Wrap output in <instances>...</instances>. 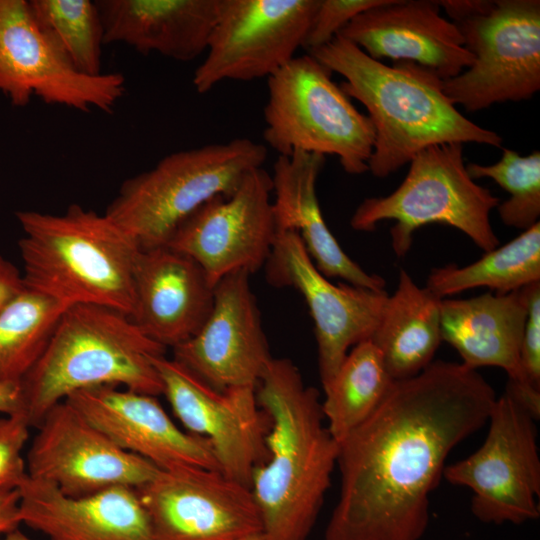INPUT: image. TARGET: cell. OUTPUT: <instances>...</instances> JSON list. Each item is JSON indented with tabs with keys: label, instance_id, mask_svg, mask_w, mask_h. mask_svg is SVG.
Returning <instances> with one entry per match:
<instances>
[{
	"label": "cell",
	"instance_id": "obj_1",
	"mask_svg": "<svg viewBox=\"0 0 540 540\" xmlns=\"http://www.w3.org/2000/svg\"><path fill=\"white\" fill-rule=\"evenodd\" d=\"M496 399L462 363L436 360L394 381L338 443L340 494L325 540H419L449 453L488 422Z\"/></svg>",
	"mask_w": 540,
	"mask_h": 540
},
{
	"label": "cell",
	"instance_id": "obj_2",
	"mask_svg": "<svg viewBox=\"0 0 540 540\" xmlns=\"http://www.w3.org/2000/svg\"><path fill=\"white\" fill-rule=\"evenodd\" d=\"M256 397L267 413L266 460L251 491L266 540H307L321 510L339 445L330 434L316 388L288 358H272Z\"/></svg>",
	"mask_w": 540,
	"mask_h": 540
},
{
	"label": "cell",
	"instance_id": "obj_3",
	"mask_svg": "<svg viewBox=\"0 0 540 540\" xmlns=\"http://www.w3.org/2000/svg\"><path fill=\"white\" fill-rule=\"evenodd\" d=\"M308 54L343 76L342 91L367 109L375 131L368 168L376 177H387L434 145L502 148L499 134L456 108L444 93L443 80L432 70L405 61L386 65L340 35Z\"/></svg>",
	"mask_w": 540,
	"mask_h": 540
},
{
	"label": "cell",
	"instance_id": "obj_4",
	"mask_svg": "<svg viewBox=\"0 0 540 540\" xmlns=\"http://www.w3.org/2000/svg\"><path fill=\"white\" fill-rule=\"evenodd\" d=\"M15 216L23 231L25 288L66 306H104L130 317L140 249L117 224L79 204L59 215L26 210Z\"/></svg>",
	"mask_w": 540,
	"mask_h": 540
},
{
	"label": "cell",
	"instance_id": "obj_5",
	"mask_svg": "<svg viewBox=\"0 0 540 540\" xmlns=\"http://www.w3.org/2000/svg\"><path fill=\"white\" fill-rule=\"evenodd\" d=\"M166 349L120 311L69 306L44 353L20 382L24 415L31 427H37L72 393L102 385L159 396L162 382L152 359L165 355Z\"/></svg>",
	"mask_w": 540,
	"mask_h": 540
},
{
	"label": "cell",
	"instance_id": "obj_6",
	"mask_svg": "<svg viewBox=\"0 0 540 540\" xmlns=\"http://www.w3.org/2000/svg\"><path fill=\"white\" fill-rule=\"evenodd\" d=\"M266 157V147L248 138L171 153L125 180L104 214L140 250L164 246L189 215L215 196L231 195Z\"/></svg>",
	"mask_w": 540,
	"mask_h": 540
},
{
	"label": "cell",
	"instance_id": "obj_7",
	"mask_svg": "<svg viewBox=\"0 0 540 540\" xmlns=\"http://www.w3.org/2000/svg\"><path fill=\"white\" fill-rule=\"evenodd\" d=\"M409 165L391 194L369 197L359 204L350 219L354 230L372 231L381 221L394 220L391 246L398 257L409 251L414 232L431 223L458 229L484 252L499 246L490 213L500 200L469 175L463 144L428 147Z\"/></svg>",
	"mask_w": 540,
	"mask_h": 540
},
{
	"label": "cell",
	"instance_id": "obj_8",
	"mask_svg": "<svg viewBox=\"0 0 540 540\" xmlns=\"http://www.w3.org/2000/svg\"><path fill=\"white\" fill-rule=\"evenodd\" d=\"M331 76L306 53L269 77L263 137L279 156L334 155L346 173L362 174L369 171L374 127Z\"/></svg>",
	"mask_w": 540,
	"mask_h": 540
},
{
	"label": "cell",
	"instance_id": "obj_9",
	"mask_svg": "<svg viewBox=\"0 0 540 540\" xmlns=\"http://www.w3.org/2000/svg\"><path fill=\"white\" fill-rule=\"evenodd\" d=\"M472 64L443 80L445 95L468 112L528 100L540 89V1L496 0L485 14L453 22Z\"/></svg>",
	"mask_w": 540,
	"mask_h": 540
},
{
	"label": "cell",
	"instance_id": "obj_10",
	"mask_svg": "<svg viewBox=\"0 0 540 540\" xmlns=\"http://www.w3.org/2000/svg\"><path fill=\"white\" fill-rule=\"evenodd\" d=\"M537 419L509 392L497 397L481 447L445 466L443 477L472 492L471 511L484 523L521 524L540 511Z\"/></svg>",
	"mask_w": 540,
	"mask_h": 540
},
{
	"label": "cell",
	"instance_id": "obj_11",
	"mask_svg": "<svg viewBox=\"0 0 540 540\" xmlns=\"http://www.w3.org/2000/svg\"><path fill=\"white\" fill-rule=\"evenodd\" d=\"M0 92L16 107L37 96L81 112L110 113L125 92L121 73L79 72L35 20L26 0H0Z\"/></svg>",
	"mask_w": 540,
	"mask_h": 540
},
{
	"label": "cell",
	"instance_id": "obj_12",
	"mask_svg": "<svg viewBox=\"0 0 540 540\" xmlns=\"http://www.w3.org/2000/svg\"><path fill=\"white\" fill-rule=\"evenodd\" d=\"M320 0H224L192 83L207 93L225 80L269 78L302 47Z\"/></svg>",
	"mask_w": 540,
	"mask_h": 540
},
{
	"label": "cell",
	"instance_id": "obj_13",
	"mask_svg": "<svg viewBox=\"0 0 540 540\" xmlns=\"http://www.w3.org/2000/svg\"><path fill=\"white\" fill-rule=\"evenodd\" d=\"M271 192V175L262 167L250 171L231 195L215 196L189 215L166 245L195 260L214 287L231 273L256 272L277 235Z\"/></svg>",
	"mask_w": 540,
	"mask_h": 540
},
{
	"label": "cell",
	"instance_id": "obj_14",
	"mask_svg": "<svg viewBox=\"0 0 540 540\" xmlns=\"http://www.w3.org/2000/svg\"><path fill=\"white\" fill-rule=\"evenodd\" d=\"M163 392L185 430L211 444L219 470L251 489L254 468L267 458L270 428L256 388L217 390L165 355L152 359Z\"/></svg>",
	"mask_w": 540,
	"mask_h": 540
},
{
	"label": "cell",
	"instance_id": "obj_15",
	"mask_svg": "<svg viewBox=\"0 0 540 540\" xmlns=\"http://www.w3.org/2000/svg\"><path fill=\"white\" fill-rule=\"evenodd\" d=\"M136 491L152 540H241L263 532L251 489L219 470L160 469Z\"/></svg>",
	"mask_w": 540,
	"mask_h": 540
},
{
	"label": "cell",
	"instance_id": "obj_16",
	"mask_svg": "<svg viewBox=\"0 0 540 540\" xmlns=\"http://www.w3.org/2000/svg\"><path fill=\"white\" fill-rule=\"evenodd\" d=\"M265 265L271 285L293 287L305 299L314 322L319 375L325 388L350 348L372 338L388 294L330 282L316 268L296 231L277 232Z\"/></svg>",
	"mask_w": 540,
	"mask_h": 540
},
{
	"label": "cell",
	"instance_id": "obj_17",
	"mask_svg": "<svg viewBox=\"0 0 540 540\" xmlns=\"http://www.w3.org/2000/svg\"><path fill=\"white\" fill-rule=\"evenodd\" d=\"M36 428L25 458L28 476L54 485L68 497L115 486L137 489L160 470L121 449L66 400L54 405Z\"/></svg>",
	"mask_w": 540,
	"mask_h": 540
},
{
	"label": "cell",
	"instance_id": "obj_18",
	"mask_svg": "<svg viewBox=\"0 0 540 540\" xmlns=\"http://www.w3.org/2000/svg\"><path fill=\"white\" fill-rule=\"evenodd\" d=\"M249 274L237 271L214 287L212 309L200 329L172 348L173 359L217 390L256 388L273 358Z\"/></svg>",
	"mask_w": 540,
	"mask_h": 540
},
{
	"label": "cell",
	"instance_id": "obj_19",
	"mask_svg": "<svg viewBox=\"0 0 540 540\" xmlns=\"http://www.w3.org/2000/svg\"><path fill=\"white\" fill-rule=\"evenodd\" d=\"M65 400L121 449L159 469L195 466L219 470L208 440L179 428L157 396L102 385L76 391Z\"/></svg>",
	"mask_w": 540,
	"mask_h": 540
},
{
	"label": "cell",
	"instance_id": "obj_20",
	"mask_svg": "<svg viewBox=\"0 0 540 540\" xmlns=\"http://www.w3.org/2000/svg\"><path fill=\"white\" fill-rule=\"evenodd\" d=\"M338 35L373 59L412 62L442 80L457 76L474 60L457 26L441 16L437 1L387 0L357 15Z\"/></svg>",
	"mask_w": 540,
	"mask_h": 540
},
{
	"label": "cell",
	"instance_id": "obj_21",
	"mask_svg": "<svg viewBox=\"0 0 540 540\" xmlns=\"http://www.w3.org/2000/svg\"><path fill=\"white\" fill-rule=\"evenodd\" d=\"M214 286L199 264L167 245L140 250L134 270V305L130 315L151 340L174 348L205 322Z\"/></svg>",
	"mask_w": 540,
	"mask_h": 540
},
{
	"label": "cell",
	"instance_id": "obj_22",
	"mask_svg": "<svg viewBox=\"0 0 540 540\" xmlns=\"http://www.w3.org/2000/svg\"><path fill=\"white\" fill-rule=\"evenodd\" d=\"M18 490L21 523L49 540H152L135 488L115 486L74 498L27 475Z\"/></svg>",
	"mask_w": 540,
	"mask_h": 540
},
{
	"label": "cell",
	"instance_id": "obj_23",
	"mask_svg": "<svg viewBox=\"0 0 540 540\" xmlns=\"http://www.w3.org/2000/svg\"><path fill=\"white\" fill-rule=\"evenodd\" d=\"M104 42L191 61L206 52L224 0H96Z\"/></svg>",
	"mask_w": 540,
	"mask_h": 540
},
{
	"label": "cell",
	"instance_id": "obj_24",
	"mask_svg": "<svg viewBox=\"0 0 540 540\" xmlns=\"http://www.w3.org/2000/svg\"><path fill=\"white\" fill-rule=\"evenodd\" d=\"M324 163L325 156L314 153L278 156L271 175L277 232L296 231L316 268L326 278H340L354 286L383 291L384 278L367 273L354 262L323 218L316 181Z\"/></svg>",
	"mask_w": 540,
	"mask_h": 540
},
{
	"label": "cell",
	"instance_id": "obj_25",
	"mask_svg": "<svg viewBox=\"0 0 540 540\" xmlns=\"http://www.w3.org/2000/svg\"><path fill=\"white\" fill-rule=\"evenodd\" d=\"M527 316V286L510 293L440 302L441 339L461 356L462 364L477 370L499 367L508 375L507 387H522L520 348Z\"/></svg>",
	"mask_w": 540,
	"mask_h": 540
},
{
	"label": "cell",
	"instance_id": "obj_26",
	"mask_svg": "<svg viewBox=\"0 0 540 540\" xmlns=\"http://www.w3.org/2000/svg\"><path fill=\"white\" fill-rule=\"evenodd\" d=\"M440 302L441 298L418 286L407 271H399L397 288L388 295L370 339L394 381L411 378L433 362L442 342Z\"/></svg>",
	"mask_w": 540,
	"mask_h": 540
},
{
	"label": "cell",
	"instance_id": "obj_27",
	"mask_svg": "<svg viewBox=\"0 0 540 540\" xmlns=\"http://www.w3.org/2000/svg\"><path fill=\"white\" fill-rule=\"evenodd\" d=\"M540 281V222L508 243L497 246L477 261L459 267L433 268L426 288L443 299L469 289L487 287L510 293Z\"/></svg>",
	"mask_w": 540,
	"mask_h": 540
},
{
	"label": "cell",
	"instance_id": "obj_28",
	"mask_svg": "<svg viewBox=\"0 0 540 540\" xmlns=\"http://www.w3.org/2000/svg\"><path fill=\"white\" fill-rule=\"evenodd\" d=\"M394 380L371 340L348 352L335 376L323 388L326 426L339 443L379 406Z\"/></svg>",
	"mask_w": 540,
	"mask_h": 540
},
{
	"label": "cell",
	"instance_id": "obj_29",
	"mask_svg": "<svg viewBox=\"0 0 540 540\" xmlns=\"http://www.w3.org/2000/svg\"><path fill=\"white\" fill-rule=\"evenodd\" d=\"M68 307L25 288L0 310V382L23 380L44 353Z\"/></svg>",
	"mask_w": 540,
	"mask_h": 540
},
{
	"label": "cell",
	"instance_id": "obj_30",
	"mask_svg": "<svg viewBox=\"0 0 540 540\" xmlns=\"http://www.w3.org/2000/svg\"><path fill=\"white\" fill-rule=\"evenodd\" d=\"M39 26L62 48L81 73L102 74L104 28L98 6L90 0H30Z\"/></svg>",
	"mask_w": 540,
	"mask_h": 540
},
{
	"label": "cell",
	"instance_id": "obj_31",
	"mask_svg": "<svg viewBox=\"0 0 540 540\" xmlns=\"http://www.w3.org/2000/svg\"><path fill=\"white\" fill-rule=\"evenodd\" d=\"M472 179L490 178L510 194L497 206L501 221L522 231L539 222L540 216V152L520 155L502 148L499 161L482 165L469 163Z\"/></svg>",
	"mask_w": 540,
	"mask_h": 540
},
{
	"label": "cell",
	"instance_id": "obj_32",
	"mask_svg": "<svg viewBox=\"0 0 540 540\" xmlns=\"http://www.w3.org/2000/svg\"><path fill=\"white\" fill-rule=\"evenodd\" d=\"M522 387L508 390L537 420L540 417V281L527 286V316L520 348Z\"/></svg>",
	"mask_w": 540,
	"mask_h": 540
},
{
	"label": "cell",
	"instance_id": "obj_33",
	"mask_svg": "<svg viewBox=\"0 0 540 540\" xmlns=\"http://www.w3.org/2000/svg\"><path fill=\"white\" fill-rule=\"evenodd\" d=\"M387 0H320L312 17L302 47L318 49L334 37L357 15Z\"/></svg>",
	"mask_w": 540,
	"mask_h": 540
},
{
	"label": "cell",
	"instance_id": "obj_34",
	"mask_svg": "<svg viewBox=\"0 0 540 540\" xmlns=\"http://www.w3.org/2000/svg\"><path fill=\"white\" fill-rule=\"evenodd\" d=\"M30 428L24 414L0 416V490L17 489L28 475L23 450Z\"/></svg>",
	"mask_w": 540,
	"mask_h": 540
},
{
	"label": "cell",
	"instance_id": "obj_35",
	"mask_svg": "<svg viewBox=\"0 0 540 540\" xmlns=\"http://www.w3.org/2000/svg\"><path fill=\"white\" fill-rule=\"evenodd\" d=\"M20 518V493L17 489L0 490V540L18 529Z\"/></svg>",
	"mask_w": 540,
	"mask_h": 540
},
{
	"label": "cell",
	"instance_id": "obj_36",
	"mask_svg": "<svg viewBox=\"0 0 540 540\" xmlns=\"http://www.w3.org/2000/svg\"><path fill=\"white\" fill-rule=\"evenodd\" d=\"M25 289L22 273L0 255V310Z\"/></svg>",
	"mask_w": 540,
	"mask_h": 540
},
{
	"label": "cell",
	"instance_id": "obj_37",
	"mask_svg": "<svg viewBox=\"0 0 540 540\" xmlns=\"http://www.w3.org/2000/svg\"><path fill=\"white\" fill-rule=\"evenodd\" d=\"M452 22L488 13L494 6V1L487 0H441L437 1Z\"/></svg>",
	"mask_w": 540,
	"mask_h": 540
},
{
	"label": "cell",
	"instance_id": "obj_38",
	"mask_svg": "<svg viewBox=\"0 0 540 540\" xmlns=\"http://www.w3.org/2000/svg\"><path fill=\"white\" fill-rule=\"evenodd\" d=\"M0 414H24L20 383L0 382Z\"/></svg>",
	"mask_w": 540,
	"mask_h": 540
},
{
	"label": "cell",
	"instance_id": "obj_39",
	"mask_svg": "<svg viewBox=\"0 0 540 540\" xmlns=\"http://www.w3.org/2000/svg\"><path fill=\"white\" fill-rule=\"evenodd\" d=\"M1 540H33V539L28 537L24 532H22L18 528L16 530L6 534Z\"/></svg>",
	"mask_w": 540,
	"mask_h": 540
},
{
	"label": "cell",
	"instance_id": "obj_40",
	"mask_svg": "<svg viewBox=\"0 0 540 540\" xmlns=\"http://www.w3.org/2000/svg\"><path fill=\"white\" fill-rule=\"evenodd\" d=\"M241 540H266L263 532L261 533H256V534H252L250 536H247Z\"/></svg>",
	"mask_w": 540,
	"mask_h": 540
}]
</instances>
